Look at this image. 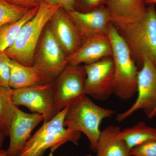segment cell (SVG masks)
<instances>
[{
  "label": "cell",
  "mask_w": 156,
  "mask_h": 156,
  "mask_svg": "<svg viewBox=\"0 0 156 156\" xmlns=\"http://www.w3.org/2000/svg\"><path fill=\"white\" fill-rule=\"evenodd\" d=\"M146 2L149 5H154L156 4V0H146Z\"/></svg>",
  "instance_id": "29"
},
{
  "label": "cell",
  "mask_w": 156,
  "mask_h": 156,
  "mask_svg": "<svg viewBox=\"0 0 156 156\" xmlns=\"http://www.w3.org/2000/svg\"><path fill=\"white\" fill-rule=\"evenodd\" d=\"M118 126H109L101 131L96 156H131V150L121 134Z\"/></svg>",
  "instance_id": "16"
},
{
  "label": "cell",
  "mask_w": 156,
  "mask_h": 156,
  "mask_svg": "<svg viewBox=\"0 0 156 156\" xmlns=\"http://www.w3.org/2000/svg\"><path fill=\"white\" fill-rule=\"evenodd\" d=\"M106 0H76V11L88 12L105 5Z\"/></svg>",
  "instance_id": "24"
},
{
  "label": "cell",
  "mask_w": 156,
  "mask_h": 156,
  "mask_svg": "<svg viewBox=\"0 0 156 156\" xmlns=\"http://www.w3.org/2000/svg\"><path fill=\"white\" fill-rule=\"evenodd\" d=\"M9 4L29 9L39 7L42 0H5Z\"/></svg>",
  "instance_id": "26"
},
{
  "label": "cell",
  "mask_w": 156,
  "mask_h": 156,
  "mask_svg": "<svg viewBox=\"0 0 156 156\" xmlns=\"http://www.w3.org/2000/svg\"><path fill=\"white\" fill-rule=\"evenodd\" d=\"M38 8L30 9L19 20L0 27V53H4L13 45L23 26L36 15Z\"/></svg>",
  "instance_id": "18"
},
{
  "label": "cell",
  "mask_w": 156,
  "mask_h": 156,
  "mask_svg": "<svg viewBox=\"0 0 156 156\" xmlns=\"http://www.w3.org/2000/svg\"><path fill=\"white\" fill-rule=\"evenodd\" d=\"M10 67L9 87L11 89L50 83L44 75L34 66H27L11 59Z\"/></svg>",
  "instance_id": "17"
},
{
  "label": "cell",
  "mask_w": 156,
  "mask_h": 156,
  "mask_svg": "<svg viewBox=\"0 0 156 156\" xmlns=\"http://www.w3.org/2000/svg\"><path fill=\"white\" fill-rule=\"evenodd\" d=\"M112 56V46L108 34L98 36L84 41L75 53L68 56V65L92 64Z\"/></svg>",
  "instance_id": "14"
},
{
  "label": "cell",
  "mask_w": 156,
  "mask_h": 156,
  "mask_svg": "<svg viewBox=\"0 0 156 156\" xmlns=\"http://www.w3.org/2000/svg\"><path fill=\"white\" fill-rule=\"evenodd\" d=\"M30 10L0 0V27L19 20Z\"/></svg>",
  "instance_id": "21"
},
{
  "label": "cell",
  "mask_w": 156,
  "mask_h": 156,
  "mask_svg": "<svg viewBox=\"0 0 156 156\" xmlns=\"http://www.w3.org/2000/svg\"><path fill=\"white\" fill-rule=\"evenodd\" d=\"M131 156H156V139L136 146L131 151Z\"/></svg>",
  "instance_id": "23"
},
{
  "label": "cell",
  "mask_w": 156,
  "mask_h": 156,
  "mask_svg": "<svg viewBox=\"0 0 156 156\" xmlns=\"http://www.w3.org/2000/svg\"><path fill=\"white\" fill-rule=\"evenodd\" d=\"M87 77L85 95L98 101L107 100L113 93L115 69L112 57L84 66Z\"/></svg>",
  "instance_id": "10"
},
{
  "label": "cell",
  "mask_w": 156,
  "mask_h": 156,
  "mask_svg": "<svg viewBox=\"0 0 156 156\" xmlns=\"http://www.w3.org/2000/svg\"><path fill=\"white\" fill-rule=\"evenodd\" d=\"M44 120L43 115L28 113L16 108L9 128L8 156H20L34 129Z\"/></svg>",
  "instance_id": "11"
},
{
  "label": "cell",
  "mask_w": 156,
  "mask_h": 156,
  "mask_svg": "<svg viewBox=\"0 0 156 156\" xmlns=\"http://www.w3.org/2000/svg\"><path fill=\"white\" fill-rule=\"evenodd\" d=\"M108 34L111 43L114 64V94L121 99L128 100L137 93L139 69L127 44L112 23Z\"/></svg>",
  "instance_id": "3"
},
{
  "label": "cell",
  "mask_w": 156,
  "mask_h": 156,
  "mask_svg": "<svg viewBox=\"0 0 156 156\" xmlns=\"http://www.w3.org/2000/svg\"><path fill=\"white\" fill-rule=\"evenodd\" d=\"M67 12L77 27L83 41L93 37L108 34L111 22L105 5L88 12L76 10Z\"/></svg>",
  "instance_id": "13"
},
{
  "label": "cell",
  "mask_w": 156,
  "mask_h": 156,
  "mask_svg": "<svg viewBox=\"0 0 156 156\" xmlns=\"http://www.w3.org/2000/svg\"><path fill=\"white\" fill-rule=\"evenodd\" d=\"M84 66L68 65L53 82L55 109L58 113L85 95Z\"/></svg>",
  "instance_id": "7"
},
{
  "label": "cell",
  "mask_w": 156,
  "mask_h": 156,
  "mask_svg": "<svg viewBox=\"0 0 156 156\" xmlns=\"http://www.w3.org/2000/svg\"><path fill=\"white\" fill-rule=\"evenodd\" d=\"M115 113L114 110L97 105L89 96L83 95L68 106L64 126L83 133L89 139L91 150L96 152L101 133V124Z\"/></svg>",
  "instance_id": "2"
},
{
  "label": "cell",
  "mask_w": 156,
  "mask_h": 156,
  "mask_svg": "<svg viewBox=\"0 0 156 156\" xmlns=\"http://www.w3.org/2000/svg\"><path fill=\"white\" fill-rule=\"evenodd\" d=\"M68 108L66 107L50 121L44 122L29 139L19 156H43L48 149L53 153L67 142L77 145L82 133L64 126Z\"/></svg>",
  "instance_id": "4"
},
{
  "label": "cell",
  "mask_w": 156,
  "mask_h": 156,
  "mask_svg": "<svg viewBox=\"0 0 156 156\" xmlns=\"http://www.w3.org/2000/svg\"><path fill=\"white\" fill-rule=\"evenodd\" d=\"M0 156H8L7 151L4 150H0Z\"/></svg>",
  "instance_id": "28"
},
{
  "label": "cell",
  "mask_w": 156,
  "mask_h": 156,
  "mask_svg": "<svg viewBox=\"0 0 156 156\" xmlns=\"http://www.w3.org/2000/svg\"><path fill=\"white\" fill-rule=\"evenodd\" d=\"M13 101L16 106H23L33 113L44 116L47 122L57 114L54 101L53 83L13 89Z\"/></svg>",
  "instance_id": "8"
},
{
  "label": "cell",
  "mask_w": 156,
  "mask_h": 156,
  "mask_svg": "<svg viewBox=\"0 0 156 156\" xmlns=\"http://www.w3.org/2000/svg\"><path fill=\"white\" fill-rule=\"evenodd\" d=\"M156 116V107L154 109L153 111L151 113V114L149 116V119H151V118H154V117H155Z\"/></svg>",
  "instance_id": "30"
},
{
  "label": "cell",
  "mask_w": 156,
  "mask_h": 156,
  "mask_svg": "<svg viewBox=\"0 0 156 156\" xmlns=\"http://www.w3.org/2000/svg\"><path fill=\"white\" fill-rule=\"evenodd\" d=\"M48 5L59 6L66 11L76 10V0H42Z\"/></svg>",
  "instance_id": "25"
},
{
  "label": "cell",
  "mask_w": 156,
  "mask_h": 156,
  "mask_svg": "<svg viewBox=\"0 0 156 156\" xmlns=\"http://www.w3.org/2000/svg\"><path fill=\"white\" fill-rule=\"evenodd\" d=\"M13 89L0 86V133L9 136V128L16 106L13 101Z\"/></svg>",
  "instance_id": "20"
},
{
  "label": "cell",
  "mask_w": 156,
  "mask_h": 156,
  "mask_svg": "<svg viewBox=\"0 0 156 156\" xmlns=\"http://www.w3.org/2000/svg\"><path fill=\"white\" fill-rule=\"evenodd\" d=\"M53 152H50V154H49V155H48V156H53ZM86 156H92V155H91L90 154H88Z\"/></svg>",
  "instance_id": "31"
},
{
  "label": "cell",
  "mask_w": 156,
  "mask_h": 156,
  "mask_svg": "<svg viewBox=\"0 0 156 156\" xmlns=\"http://www.w3.org/2000/svg\"><path fill=\"white\" fill-rule=\"evenodd\" d=\"M59 7L42 1L36 15L23 26L14 44L4 53L21 64L33 66L34 56L43 31Z\"/></svg>",
  "instance_id": "5"
},
{
  "label": "cell",
  "mask_w": 156,
  "mask_h": 156,
  "mask_svg": "<svg viewBox=\"0 0 156 156\" xmlns=\"http://www.w3.org/2000/svg\"><path fill=\"white\" fill-rule=\"evenodd\" d=\"M121 134L131 150L143 143L156 139V128L150 127L144 122H140L132 127L123 129Z\"/></svg>",
  "instance_id": "19"
},
{
  "label": "cell",
  "mask_w": 156,
  "mask_h": 156,
  "mask_svg": "<svg viewBox=\"0 0 156 156\" xmlns=\"http://www.w3.org/2000/svg\"><path fill=\"white\" fill-rule=\"evenodd\" d=\"M137 97L129 109L117 115L116 120L122 122L135 112L142 110L148 118L156 107V64L146 58L138 72Z\"/></svg>",
  "instance_id": "9"
},
{
  "label": "cell",
  "mask_w": 156,
  "mask_h": 156,
  "mask_svg": "<svg viewBox=\"0 0 156 156\" xmlns=\"http://www.w3.org/2000/svg\"><path fill=\"white\" fill-rule=\"evenodd\" d=\"M67 58L53 37L48 23L37 46L34 66L44 75L49 83H53L68 65Z\"/></svg>",
  "instance_id": "6"
},
{
  "label": "cell",
  "mask_w": 156,
  "mask_h": 156,
  "mask_svg": "<svg viewBox=\"0 0 156 156\" xmlns=\"http://www.w3.org/2000/svg\"><path fill=\"white\" fill-rule=\"evenodd\" d=\"M146 0H106L105 6L115 26L129 24L142 19L146 13Z\"/></svg>",
  "instance_id": "15"
},
{
  "label": "cell",
  "mask_w": 156,
  "mask_h": 156,
  "mask_svg": "<svg viewBox=\"0 0 156 156\" xmlns=\"http://www.w3.org/2000/svg\"><path fill=\"white\" fill-rule=\"evenodd\" d=\"M48 23L53 37L67 57L83 44V40L77 27L63 8L59 7L56 10Z\"/></svg>",
  "instance_id": "12"
},
{
  "label": "cell",
  "mask_w": 156,
  "mask_h": 156,
  "mask_svg": "<svg viewBox=\"0 0 156 156\" xmlns=\"http://www.w3.org/2000/svg\"><path fill=\"white\" fill-rule=\"evenodd\" d=\"M11 58L4 53H0V86L10 87Z\"/></svg>",
  "instance_id": "22"
},
{
  "label": "cell",
  "mask_w": 156,
  "mask_h": 156,
  "mask_svg": "<svg viewBox=\"0 0 156 156\" xmlns=\"http://www.w3.org/2000/svg\"><path fill=\"white\" fill-rule=\"evenodd\" d=\"M150 5L144 17L133 23L114 26L128 46L139 70L146 58L156 64V11Z\"/></svg>",
  "instance_id": "1"
},
{
  "label": "cell",
  "mask_w": 156,
  "mask_h": 156,
  "mask_svg": "<svg viewBox=\"0 0 156 156\" xmlns=\"http://www.w3.org/2000/svg\"><path fill=\"white\" fill-rule=\"evenodd\" d=\"M5 137L6 136L4 134L0 133V150L2 149V147L3 144H4V140Z\"/></svg>",
  "instance_id": "27"
}]
</instances>
